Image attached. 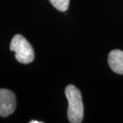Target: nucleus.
Returning <instances> with one entry per match:
<instances>
[{
	"label": "nucleus",
	"mask_w": 123,
	"mask_h": 123,
	"mask_svg": "<svg viewBox=\"0 0 123 123\" xmlns=\"http://www.w3.org/2000/svg\"><path fill=\"white\" fill-rule=\"evenodd\" d=\"M50 3L60 11H66L68 8L70 0H49Z\"/></svg>",
	"instance_id": "39448f33"
},
{
	"label": "nucleus",
	"mask_w": 123,
	"mask_h": 123,
	"mask_svg": "<svg viewBox=\"0 0 123 123\" xmlns=\"http://www.w3.org/2000/svg\"><path fill=\"white\" fill-rule=\"evenodd\" d=\"M30 123H41V122H39V121H34V120H33V121H30Z\"/></svg>",
	"instance_id": "423d86ee"
},
{
	"label": "nucleus",
	"mask_w": 123,
	"mask_h": 123,
	"mask_svg": "<svg viewBox=\"0 0 123 123\" xmlns=\"http://www.w3.org/2000/svg\"><path fill=\"white\" fill-rule=\"evenodd\" d=\"M68 109V118L71 123H80L83 118V104L80 90L73 85H68L65 88Z\"/></svg>",
	"instance_id": "f257e3e1"
},
{
	"label": "nucleus",
	"mask_w": 123,
	"mask_h": 123,
	"mask_svg": "<svg viewBox=\"0 0 123 123\" xmlns=\"http://www.w3.org/2000/svg\"><path fill=\"white\" fill-rule=\"evenodd\" d=\"M16 109L14 94L6 89H0V116L6 117L12 114Z\"/></svg>",
	"instance_id": "7ed1b4c3"
},
{
	"label": "nucleus",
	"mask_w": 123,
	"mask_h": 123,
	"mask_svg": "<svg viewBox=\"0 0 123 123\" xmlns=\"http://www.w3.org/2000/svg\"><path fill=\"white\" fill-rule=\"evenodd\" d=\"M10 50L14 52L15 58L20 63L29 64L34 60V51L32 46L21 35H16L13 37Z\"/></svg>",
	"instance_id": "f03ea898"
},
{
	"label": "nucleus",
	"mask_w": 123,
	"mask_h": 123,
	"mask_svg": "<svg viewBox=\"0 0 123 123\" xmlns=\"http://www.w3.org/2000/svg\"><path fill=\"white\" fill-rule=\"evenodd\" d=\"M108 63L114 72L118 74H123V51L120 50H113L110 52Z\"/></svg>",
	"instance_id": "20e7f679"
}]
</instances>
